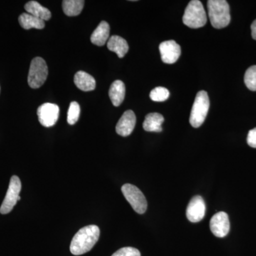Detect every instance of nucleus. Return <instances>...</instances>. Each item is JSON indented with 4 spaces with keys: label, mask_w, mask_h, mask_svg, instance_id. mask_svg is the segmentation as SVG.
I'll list each match as a JSON object with an SVG mask.
<instances>
[{
    "label": "nucleus",
    "mask_w": 256,
    "mask_h": 256,
    "mask_svg": "<svg viewBox=\"0 0 256 256\" xmlns=\"http://www.w3.org/2000/svg\"><path fill=\"white\" fill-rule=\"evenodd\" d=\"M100 236V229L96 225L87 226L78 230L70 242V250L75 256L90 252Z\"/></svg>",
    "instance_id": "nucleus-1"
},
{
    "label": "nucleus",
    "mask_w": 256,
    "mask_h": 256,
    "mask_svg": "<svg viewBox=\"0 0 256 256\" xmlns=\"http://www.w3.org/2000/svg\"><path fill=\"white\" fill-rule=\"evenodd\" d=\"M207 6L214 28H222L228 26L230 22V8L226 0H208Z\"/></svg>",
    "instance_id": "nucleus-2"
},
{
    "label": "nucleus",
    "mask_w": 256,
    "mask_h": 256,
    "mask_svg": "<svg viewBox=\"0 0 256 256\" xmlns=\"http://www.w3.org/2000/svg\"><path fill=\"white\" fill-rule=\"evenodd\" d=\"M183 22L188 28H198L206 24L207 18L203 4L198 0H192L186 6Z\"/></svg>",
    "instance_id": "nucleus-3"
},
{
    "label": "nucleus",
    "mask_w": 256,
    "mask_h": 256,
    "mask_svg": "<svg viewBox=\"0 0 256 256\" xmlns=\"http://www.w3.org/2000/svg\"><path fill=\"white\" fill-rule=\"evenodd\" d=\"M210 101L208 94L205 90L198 92L190 114V122L192 127L200 128L204 122L208 110Z\"/></svg>",
    "instance_id": "nucleus-4"
},
{
    "label": "nucleus",
    "mask_w": 256,
    "mask_h": 256,
    "mask_svg": "<svg viewBox=\"0 0 256 256\" xmlns=\"http://www.w3.org/2000/svg\"><path fill=\"white\" fill-rule=\"evenodd\" d=\"M48 66L41 57L32 60L28 75V84L32 88H38L43 86L48 76Z\"/></svg>",
    "instance_id": "nucleus-5"
},
{
    "label": "nucleus",
    "mask_w": 256,
    "mask_h": 256,
    "mask_svg": "<svg viewBox=\"0 0 256 256\" xmlns=\"http://www.w3.org/2000/svg\"><path fill=\"white\" fill-rule=\"evenodd\" d=\"M121 190L124 198L129 202L134 212L140 214H143L146 212L148 202L142 192L137 186L126 184L122 186Z\"/></svg>",
    "instance_id": "nucleus-6"
},
{
    "label": "nucleus",
    "mask_w": 256,
    "mask_h": 256,
    "mask_svg": "<svg viewBox=\"0 0 256 256\" xmlns=\"http://www.w3.org/2000/svg\"><path fill=\"white\" fill-rule=\"evenodd\" d=\"M22 190V183L18 176H13L10 180L9 188L6 192L4 201L0 207V213L6 214L13 210L16 202L21 200L20 196Z\"/></svg>",
    "instance_id": "nucleus-7"
},
{
    "label": "nucleus",
    "mask_w": 256,
    "mask_h": 256,
    "mask_svg": "<svg viewBox=\"0 0 256 256\" xmlns=\"http://www.w3.org/2000/svg\"><path fill=\"white\" fill-rule=\"evenodd\" d=\"M60 111V108L56 104L50 102L43 104L40 106L37 110L38 121L44 127H52L58 120Z\"/></svg>",
    "instance_id": "nucleus-8"
},
{
    "label": "nucleus",
    "mask_w": 256,
    "mask_h": 256,
    "mask_svg": "<svg viewBox=\"0 0 256 256\" xmlns=\"http://www.w3.org/2000/svg\"><path fill=\"white\" fill-rule=\"evenodd\" d=\"M210 232L218 238H224L230 230L228 216L224 212H218L213 216L210 220Z\"/></svg>",
    "instance_id": "nucleus-9"
},
{
    "label": "nucleus",
    "mask_w": 256,
    "mask_h": 256,
    "mask_svg": "<svg viewBox=\"0 0 256 256\" xmlns=\"http://www.w3.org/2000/svg\"><path fill=\"white\" fill-rule=\"evenodd\" d=\"M159 48L162 60L165 64H174L181 55V47L174 40L162 42Z\"/></svg>",
    "instance_id": "nucleus-10"
},
{
    "label": "nucleus",
    "mask_w": 256,
    "mask_h": 256,
    "mask_svg": "<svg viewBox=\"0 0 256 256\" xmlns=\"http://www.w3.org/2000/svg\"><path fill=\"white\" fill-rule=\"evenodd\" d=\"M206 214V204L202 196L192 198L186 208V217L192 223L201 222Z\"/></svg>",
    "instance_id": "nucleus-11"
},
{
    "label": "nucleus",
    "mask_w": 256,
    "mask_h": 256,
    "mask_svg": "<svg viewBox=\"0 0 256 256\" xmlns=\"http://www.w3.org/2000/svg\"><path fill=\"white\" fill-rule=\"evenodd\" d=\"M136 116L132 110L126 111L116 126V132L122 137H127L136 127Z\"/></svg>",
    "instance_id": "nucleus-12"
},
{
    "label": "nucleus",
    "mask_w": 256,
    "mask_h": 256,
    "mask_svg": "<svg viewBox=\"0 0 256 256\" xmlns=\"http://www.w3.org/2000/svg\"><path fill=\"white\" fill-rule=\"evenodd\" d=\"M110 36V26L105 21H102L98 28L92 32L90 41L96 46H102L108 41Z\"/></svg>",
    "instance_id": "nucleus-13"
},
{
    "label": "nucleus",
    "mask_w": 256,
    "mask_h": 256,
    "mask_svg": "<svg viewBox=\"0 0 256 256\" xmlns=\"http://www.w3.org/2000/svg\"><path fill=\"white\" fill-rule=\"evenodd\" d=\"M74 84L82 92H92L95 89L96 86L95 78L90 74L82 70L75 74Z\"/></svg>",
    "instance_id": "nucleus-14"
},
{
    "label": "nucleus",
    "mask_w": 256,
    "mask_h": 256,
    "mask_svg": "<svg viewBox=\"0 0 256 256\" xmlns=\"http://www.w3.org/2000/svg\"><path fill=\"white\" fill-rule=\"evenodd\" d=\"M164 118L162 114L158 112H152L146 114L143 128L148 132H160L162 131V124L164 122Z\"/></svg>",
    "instance_id": "nucleus-15"
},
{
    "label": "nucleus",
    "mask_w": 256,
    "mask_h": 256,
    "mask_svg": "<svg viewBox=\"0 0 256 256\" xmlns=\"http://www.w3.org/2000/svg\"><path fill=\"white\" fill-rule=\"evenodd\" d=\"M108 48L114 52L119 58H124L129 50L128 42L121 36H112L109 38L107 43Z\"/></svg>",
    "instance_id": "nucleus-16"
},
{
    "label": "nucleus",
    "mask_w": 256,
    "mask_h": 256,
    "mask_svg": "<svg viewBox=\"0 0 256 256\" xmlns=\"http://www.w3.org/2000/svg\"><path fill=\"white\" fill-rule=\"evenodd\" d=\"M126 96V86L121 80H116L111 84L109 90V97H110L112 105L118 107L124 102Z\"/></svg>",
    "instance_id": "nucleus-17"
},
{
    "label": "nucleus",
    "mask_w": 256,
    "mask_h": 256,
    "mask_svg": "<svg viewBox=\"0 0 256 256\" xmlns=\"http://www.w3.org/2000/svg\"><path fill=\"white\" fill-rule=\"evenodd\" d=\"M24 8L25 10L28 12V14L33 15L37 18H41L44 21H48L52 18V13H50V10L42 6L38 2H28L25 4Z\"/></svg>",
    "instance_id": "nucleus-18"
},
{
    "label": "nucleus",
    "mask_w": 256,
    "mask_h": 256,
    "mask_svg": "<svg viewBox=\"0 0 256 256\" xmlns=\"http://www.w3.org/2000/svg\"><path fill=\"white\" fill-rule=\"evenodd\" d=\"M18 22L22 28L24 30H30L34 28L37 30H42L45 28V22L41 18H36L28 13H23L18 16Z\"/></svg>",
    "instance_id": "nucleus-19"
},
{
    "label": "nucleus",
    "mask_w": 256,
    "mask_h": 256,
    "mask_svg": "<svg viewBox=\"0 0 256 256\" xmlns=\"http://www.w3.org/2000/svg\"><path fill=\"white\" fill-rule=\"evenodd\" d=\"M84 0H64L62 2L64 14L68 16H78L84 9Z\"/></svg>",
    "instance_id": "nucleus-20"
},
{
    "label": "nucleus",
    "mask_w": 256,
    "mask_h": 256,
    "mask_svg": "<svg viewBox=\"0 0 256 256\" xmlns=\"http://www.w3.org/2000/svg\"><path fill=\"white\" fill-rule=\"evenodd\" d=\"M80 108L78 102L76 101L70 102L69 106L68 114H67V122L69 124H76L80 117Z\"/></svg>",
    "instance_id": "nucleus-21"
},
{
    "label": "nucleus",
    "mask_w": 256,
    "mask_h": 256,
    "mask_svg": "<svg viewBox=\"0 0 256 256\" xmlns=\"http://www.w3.org/2000/svg\"><path fill=\"white\" fill-rule=\"evenodd\" d=\"M244 82L249 90H256V66H252L247 69L244 76Z\"/></svg>",
    "instance_id": "nucleus-22"
},
{
    "label": "nucleus",
    "mask_w": 256,
    "mask_h": 256,
    "mask_svg": "<svg viewBox=\"0 0 256 256\" xmlns=\"http://www.w3.org/2000/svg\"><path fill=\"white\" fill-rule=\"evenodd\" d=\"M151 100L156 102H162L168 100L170 97V92L163 87H156L150 94Z\"/></svg>",
    "instance_id": "nucleus-23"
},
{
    "label": "nucleus",
    "mask_w": 256,
    "mask_h": 256,
    "mask_svg": "<svg viewBox=\"0 0 256 256\" xmlns=\"http://www.w3.org/2000/svg\"><path fill=\"white\" fill-rule=\"evenodd\" d=\"M112 256H141V255L140 252L137 248L124 247L114 252Z\"/></svg>",
    "instance_id": "nucleus-24"
},
{
    "label": "nucleus",
    "mask_w": 256,
    "mask_h": 256,
    "mask_svg": "<svg viewBox=\"0 0 256 256\" xmlns=\"http://www.w3.org/2000/svg\"><path fill=\"white\" fill-rule=\"evenodd\" d=\"M247 142L249 146L256 148V128L250 130L247 138Z\"/></svg>",
    "instance_id": "nucleus-25"
},
{
    "label": "nucleus",
    "mask_w": 256,
    "mask_h": 256,
    "mask_svg": "<svg viewBox=\"0 0 256 256\" xmlns=\"http://www.w3.org/2000/svg\"><path fill=\"white\" fill-rule=\"evenodd\" d=\"M250 28H252V38L256 40V20L252 23Z\"/></svg>",
    "instance_id": "nucleus-26"
}]
</instances>
